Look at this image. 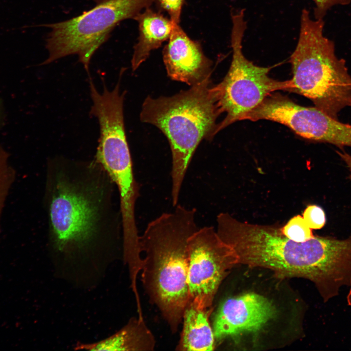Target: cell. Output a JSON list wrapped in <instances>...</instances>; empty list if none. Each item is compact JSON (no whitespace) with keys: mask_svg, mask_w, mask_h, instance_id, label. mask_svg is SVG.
<instances>
[{"mask_svg":"<svg viewBox=\"0 0 351 351\" xmlns=\"http://www.w3.org/2000/svg\"><path fill=\"white\" fill-rule=\"evenodd\" d=\"M116 188L95 157L48 159L43 204L51 251L71 258L113 251L122 237Z\"/></svg>","mask_w":351,"mask_h":351,"instance_id":"1","label":"cell"},{"mask_svg":"<svg viewBox=\"0 0 351 351\" xmlns=\"http://www.w3.org/2000/svg\"><path fill=\"white\" fill-rule=\"evenodd\" d=\"M216 232L235 251L239 263L270 269L280 278L302 277L322 289L334 273L337 256L330 237L314 236L294 241L281 228L239 221L218 214Z\"/></svg>","mask_w":351,"mask_h":351,"instance_id":"2","label":"cell"},{"mask_svg":"<svg viewBox=\"0 0 351 351\" xmlns=\"http://www.w3.org/2000/svg\"><path fill=\"white\" fill-rule=\"evenodd\" d=\"M195 209L177 204L150 221L141 235V279L149 300L176 332L189 298L187 242L198 227Z\"/></svg>","mask_w":351,"mask_h":351,"instance_id":"3","label":"cell"},{"mask_svg":"<svg viewBox=\"0 0 351 351\" xmlns=\"http://www.w3.org/2000/svg\"><path fill=\"white\" fill-rule=\"evenodd\" d=\"M211 77L171 97L148 96L140 114L141 122L158 128L167 137L172 154L171 199L178 204L186 173L200 142L218 132L220 114Z\"/></svg>","mask_w":351,"mask_h":351,"instance_id":"4","label":"cell"},{"mask_svg":"<svg viewBox=\"0 0 351 351\" xmlns=\"http://www.w3.org/2000/svg\"><path fill=\"white\" fill-rule=\"evenodd\" d=\"M324 24L323 19L312 20L310 12L302 10L298 41L290 58L292 92L337 119L342 109L351 107V76L345 60L336 56L334 42L323 35Z\"/></svg>","mask_w":351,"mask_h":351,"instance_id":"5","label":"cell"},{"mask_svg":"<svg viewBox=\"0 0 351 351\" xmlns=\"http://www.w3.org/2000/svg\"><path fill=\"white\" fill-rule=\"evenodd\" d=\"M96 5L78 17L44 25L51 29L46 39L48 58L40 65L77 55L89 73L92 56L121 21L134 19L155 0H93Z\"/></svg>","mask_w":351,"mask_h":351,"instance_id":"6","label":"cell"},{"mask_svg":"<svg viewBox=\"0 0 351 351\" xmlns=\"http://www.w3.org/2000/svg\"><path fill=\"white\" fill-rule=\"evenodd\" d=\"M244 10L232 14L231 64L222 81L213 87L218 110L220 114L226 113L225 118L218 124V132L242 120L245 115L272 93L277 90L292 92V89L291 79H274L268 74L272 67L257 66L244 56L242 39L247 23Z\"/></svg>","mask_w":351,"mask_h":351,"instance_id":"7","label":"cell"},{"mask_svg":"<svg viewBox=\"0 0 351 351\" xmlns=\"http://www.w3.org/2000/svg\"><path fill=\"white\" fill-rule=\"evenodd\" d=\"M188 286L191 302L200 308H210L222 281L239 259L212 226L198 228L189 237Z\"/></svg>","mask_w":351,"mask_h":351,"instance_id":"8","label":"cell"},{"mask_svg":"<svg viewBox=\"0 0 351 351\" xmlns=\"http://www.w3.org/2000/svg\"><path fill=\"white\" fill-rule=\"evenodd\" d=\"M276 314L266 297L249 292L225 300L216 312L213 323L214 338L221 340L243 333L260 331Z\"/></svg>","mask_w":351,"mask_h":351,"instance_id":"9","label":"cell"},{"mask_svg":"<svg viewBox=\"0 0 351 351\" xmlns=\"http://www.w3.org/2000/svg\"><path fill=\"white\" fill-rule=\"evenodd\" d=\"M163 60L168 76L173 80L192 86L211 77L212 61L204 54L200 43L191 39L179 24H174Z\"/></svg>","mask_w":351,"mask_h":351,"instance_id":"10","label":"cell"},{"mask_svg":"<svg viewBox=\"0 0 351 351\" xmlns=\"http://www.w3.org/2000/svg\"><path fill=\"white\" fill-rule=\"evenodd\" d=\"M134 20L138 23L139 37L131 59L133 71L146 60L152 51L169 39L174 24L170 18L150 7L144 9Z\"/></svg>","mask_w":351,"mask_h":351,"instance_id":"11","label":"cell"},{"mask_svg":"<svg viewBox=\"0 0 351 351\" xmlns=\"http://www.w3.org/2000/svg\"><path fill=\"white\" fill-rule=\"evenodd\" d=\"M155 340L143 317L130 319L127 325L112 336L91 344L78 343L76 350L87 351H152Z\"/></svg>","mask_w":351,"mask_h":351,"instance_id":"12","label":"cell"},{"mask_svg":"<svg viewBox=\"0 0 351 351\" xmlns=\"http://www.w3.org/2000/svg\"><path fill=\"white\" fill-rule=\"evenodd\" d=\"M212 308H198L188 302L182 319L183 330L176 350L213 351L214 349V336L209 318Z\"/></svg>","mask_w":351,"mask_h":351,"instance_id":"13","label":"cell"},{"mask_svg":"<svg viewBox=\"0 0 351 351\" xmlns=\"http://www.w3.org/2000/svg\"><path fill=\"white\" fill-rule=\"evenodd\" d=\"M15 178L16 171L10 163L9 155L0 144V224L5 202Z\"/></svg>","mask_w":351,"mask_h":351,"instance_id":"14","label":"cell"},{"mask_svg":"<svg viewBox=\"0 0 351 351\" xmlns=\"http://www.w3.org/2000/svg\"><path fill=\"white\" fill-rule=\"evenodd\" d=\"M281 231L285 236L297 242L306 241L314 236L312 229L300 215L292 218L281 228Z\"/></svg>","mask_w":351,"mask_h":351,"instance_id":"15","label":"cell"},{"mask_svg":"<svg viewBox=\"0 0 351 351\" xmlns=\"http://www.w3.org/2000/svg\"><path fill=\"white\" fill-rule=\"evenodd\" d=\"M302 216L307 224L312 229H320L326 223L325 212L317 205L308 206L305 209Z\"/></svg>","mask_w":351,"mask_h":351,"instance_id":"16","label":"cell"},{"mask_svg":"<svg viewBox=\"0 0 351 351\" xmlns=\"http://www.w3.org/2000/svg\"><path fill=\"white\" fill-rule=\"evenodd\" d=\"M184 0H155L159 8L166 12L174 24H179Z\"/></svg>","mask_w":351,"mask_h":351,"instance_id":"17","label":"cell"},{"mask_svg":"<svg viewBox=\"0 0 351 351\" xmlns=\"http://www.w3.org/2000/svg\"><path fill=\"white\" fill-rule=\"evenodd\" d=\"M315 4L314 16L315 20L323 19L328 11L336 5H346L351 0H312Z\"/></svg>","mask_w":351,"mask_h":351,"instance_id":"18","label":"cell"},{"mask_svg":"<svg viewBox=\"0 0 351 351\" xmlns=\"http://www.w3.org/2000/svg\"><path fill=\"white\" fill-rule=\"evenodd\" d=\"M336 153L347 166L350 172L349 177L351 180V155L345 151H336Z\"/></svg>","mask_w":351,"mask_h":351,"instance_id":"19","label":"cell"},{"mask_svg":"<svg viewBox=\"0 0 351 351\" xmlns=\"http://www.w3.org/2000/svg\"><path fill=\"white\" fill-rule=\"evenodd\" d=\"M5 113L2 101L0 98V129L4 124Z\"/></svg>","mask_w":351,"mask_h":351,"instance_id":"20","label":"cell"},{"mask_svg":"<svg viewBox=\"0 0 351 351\" xmlns=\"http://www.w3.org/2000/svg\"><path fill=\"white\" fill-rule=\"evenodd\" d=\"M349 290L347 295V301L349 306L351 307V281L349 285Z\"/></svg>","mask_w":351,"mask_h":351,"instance_id":"21","label":"cell"}]
</instances>
